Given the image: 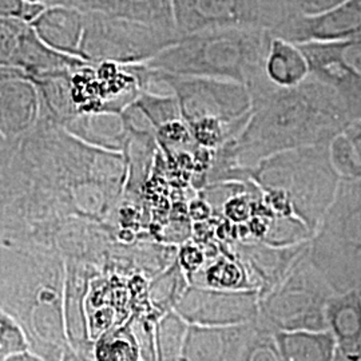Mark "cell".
<instances>
[{
  "mask_svg": "<svg viewBox=\"0 0 361 361\" xmlns=\"http://www.w3.org/2000/svg\"><path fill=\"white\" fill-rule=\"evenodd\" d=\"M252 111L241 133L213 152L214 180H249V171L271 155L329 143L350 123L336 91L310 75L281 89L267 75L249 83Z\"/></svg>",
  "mask_w": 361,
  "mask_h": 361,
  "instance_id": "6da1fadb",
  "label": "cell"
},
{
  "mask_svg": "<svg viewBox=\"0 0 361 361\" xmlns=\"http://www.w3.org/2000/svg\"><path fill=\"white\" fill-rule=\"evenodd\" d=\"M271 34L262 28H219L185 35L145 66L182 77L217 78L247 86L265 75Z\"/></svg>",
  "mask_w": 361,
  "mask_h": 361,
  "instance_id": "7a4b0ae2",
  "label": "cell"
},
{
  "mask_svg": "<svg viewBox=\"0 0 361 361\" xmlns=\"http://www.w3.org/2000/svg\"><path fill=\"white\" fill-rule=\"evenodd\" d=\"M329 143L305 146L271 155L249 171L261 192L284 195L300 219L314 233L332 204L340 177L329 159Z\"/></svg>",
  "mask_w": 361,
  "mask_h": 361,
  "instance_id": "3957f363",
  "label": "cell"
},
{
  "mask_svg": "<svg viewBox=\"0 0 361 361\" xmlns=\"http://www.w3.org/2000/svg\"><path fill=\"white\" fill-rule=\"evenodd\" d=\"M308 256L335 293L360 289L361 178L340 180L310 240Z\"/></svg>",
  "mask_w": 361,
  "mask_h": 361,
  "instance_id": "277c9868",
  "label": "cell"
},
{
  "mask_svg": "<svg viewBox=\"0 0 361 361\" xmlns=\"http://www.w3.org/2000/svg\"><path fill=\"white\" fill-rule=\"evenodd\" d=\"M334 295L307 247L283 280L259 297L257 323L271 334L326 331L325 310Z\"/></svg>",
  "mask_w": 361,
  "mask_h": 361,
  "instance_id": "5b68a950",
  "label": "cell"
},
{
  "mask_svg": "<svg viewBox=\"0 0 361 361\" xmlns=\"http://www.w3.org/2000/svg\"><path fill=\"white\" fill-rule=\"evenodd\" d=\"M182 38L165 31L101 13H85L80 58L89 63L145 65Z\"/></svg>",
  "mask_w": 361,
  "mask_h": 361,
  "instance_id": "8992f818",
  "label": "cell"
},
{
  "mask_svg": "<svg viewBox=\"0 0 361 361\" xmlns=\"http://www.w3.org/2000/svg\"><path fill=\"white\" fill-rule=\"evenodd\" d=\"M180 37L219 28H262L284 22L280 0H173Z\"/></svg>",
  "mask_w": 361,
  "mask_h": 361,
  "instance_id": "52a82bcc",
  "label": "cell"
},
{
  "mask_svg": "<svg viewBox=\"0 0 361 361\" xmlns=\"http://www.w3.org/2000/svg\"><path fill=\"white\" fill-rule=\"evenodd\" d=\"M158 73L177 98L182 121L186 125L207 118L235 123L250 116L252 99L243 83L217 78Z\"/></svg>",
  "mask_w": 361,
  "mask_h": 361,
  "instance_id": "ba28073f",
  "label": "cell"
},
{
  "mask_svg": "<svg viewBox=\"0 0 361 361\" xmlns=\"http://www.w3.org/2000/svg\"><path fill=\"white\" fill-rule=\"evenodd\" d=\"M297 46L308 61L310 75L336 91L350 122H361V35Z\"/></svg>",
  "mask_w": 361,
  "mask_h": 361,
  "instance_id": "9c48e42d",
  "label": "cell"
},
{
  "mask_svg": "<svg viewBox=\"0 0 361 361\" xmlns=\"http://www.w3.org/2000/svg\"><path fill=\"white\" fill-rule=\"evenodd\" d=\"M259 297L256 290H219L195 288L180 302V319L189 325L237 326L258 319Z\"/></svg>",
  "mask_w": 361,
  "mask_h": 361,
  "instance_id": "30bf717a",
  "label": "cell"
},
{
  "mask_svg": "<svg viewBox=\"0 0 361 361\" xmlns=\"http://www.w3.org/2000/svg\"><path fill=\"white\" fill-rule=\"evenodd\" d=\"M273 38L293 44L331 43L361 35V0H347L310 16H295L269 31Z\"/></svg>",
  "mask_w": 361,
  "mask_h": 361,
  "instance_id": "8fae6325",
  "label": "cell"
},
{
  "mask_svg": "<svg viewBox=\"0 0 361 361\" xmlns=\"http://www.w3.org/2000/svg\"><path fill=\"white\" fill-rule=\"evenodd\" d=\"M30 27L54 51L80 58L85 13L77 7L46 6Z\"/></svg>",
  "mask_w": 361,
  "mask_h": 361,
  "instance_id": "7c38bea8",
  "label": "cell"
},
{
  "mask_svg": "<svg viewBox=\"0 0 361 361\" xmlns=\"http://www.w3.org/2000/svg\"><path fill=\"white\" fill-rule=\"evenodd\" d=\"M77 8L83 13L94 11L165 31H177L173 0H79Z\"/></svg>",
  "mask_w": 361,
  "mask_h": 361,
  "instance_id": "4fadbf2b",
  "label": "cell"
},
{
  "mask_svg": "<svg viewBox=\"0 0 361 361\" xmlns=\"http://www.w3.org/2000/svg\"><path fill=\"white\" fill-rule=\"evenodd\" d=\"M326 331L336 348L352 359L361 355V295L359 290L335 293L325 310Z\"/></svg>",
  "mask_w": 361,
  "mask_h": 361,
  "instance_id": "5bb4252c",
  "label": "cell"
},
{
  "mask_svg": "<svg viewBox=\"0 0 361 361\" xmlns=\"http://www.w3.org/2000/svg\"><path fill=\"white\" fill-rule=\"evenodd\" d=\"M86 63L89 62L54 51L47 47L28 25L20 35L11 67L22 71L28 80H32L61 71L73 70Z\"/></svg>",
  "mask_w": 361,
  "mask_h": 361,
  "instance_id": "9a60e30c",
  "label": "cell"
},
{
  "mask_svg": "<svg viewBox=\"0 0 361 361\" xmlns=\"http://www.w3.org/2000/svg\"><path fill=\"white\" fill-rule=\"evenodd\" d=\"M264 71L268 80L281 89L296 87L310 75L308 61L298 46L280 38H271Z\"/></svg>",
  "mask_w": 361,
  "mask_h": 361,
  "instance_id": "2e32d148",
  "label": "cell"
},
{
  "mask_svg": "<svg viewBox=\"0 0 361 361\" xmlns=\"http://www.w3.org/2000/svg\"><path fill=\"white\" fill-rule=\"evenodd\" d=\"M273 340L281 361H332L337 349L328 331L279 332Z\"/></svg>",
  "mask_w": 361,
  "mask_h": 361,
  "instance_id": "e0dca14e",
  "label": "cell"
},
{
  "mask_svg": "<svg viewBox=\"0 0 361 361\" xmlns=\"http://www.w3.org/2000/svg\"><path fill=\"white\" fill-rule=\"evenodd\" d=\"M90 361H142L134 329L118 325L92 341Z\"/></svg>",
  "mask_w": 361,
  "mask_h": 361,
  "instance_id": "ac0fdd59",
  "label": "cell"
},
{
  "mask_svg": "<svg viewBox=\"0 0 361 361\" xmlns=\"http://www.w3.org/2000/svg\"><path fill=\"white\" fill-rule=\"evenodd\" d=\"M205 285L219 290H255L244 264L233 257H219L209 265Z\"/></svg>",
  "mask_w": 361,
  "mask_h": 361,
  "instance_id": "d6986e66",
  "label": "cell"
},
{
  "mask_svg": "<svg viewBox=\"0 0 361 361\" xmlns=\"http://www.w3.org/2000/svg\"><path fill=\"white\" fill-rule=\"evenodd\" d=\"M133 106H135L142 113V116L147 119V122L154 130L159 129L169 122L182 119L180 104L174 94L161 95L152 92H141Z\"/></svg>",
  "mask_w": 361,
  "mask_h": 361,
  "instance_id": "ffe728a7",
  "label": "cell"
},
{
  "mask_svg": "<svg viewBox=\"0 0 361 361\" xmlns=\"http://www.w3.org/2000/svg\"><path fill=\"white\" fill-rule=\"evenodd\" d=\"M329 159L332 168L341 180H355L361 178V159L355 150L347 134H337L328 145Z\"/></svg>",
  "mask_w": 361,
  "mask_h": 361,
  "instance_id": "44dd1931",
  "label": "cell"
},
{
  "mask_svg": "<svg viewBox=\"0 0 361 361\" xmlns=\"http://www.w3.org/2000/svg\"><path fill=\"white\" fill-rule=\"evenodd\" d=\"M28 350L26 336L13 316L0 310V361Z\"/></svg>",
  "mask_w": 361,
  "mask_h": 361,
  "instance_id": "7402d4cb",
  "label": "cell"
},
{
  "mask_svg": "<svg viewBox=\"0 0 361 361\" xmlns=\"http://www.w3.org/2000/svg\"><path fill=\"white\" fill-rule=\"evenodd\" d=\"M27 26L18 19L0 18V66L11 67L19 39Z\"/></svg>",
  "mask_w": 361,
  "mask_h": 361,
  "instance_id": "603a6c76",
  "label": "cell"
},
{
  "mask_svg": "<svg viewBox=\"0 0 361 361\" xmlns=\"http://www.w3.org/2000/svg\"><path fill=\"white\" fill-rule=\"evenodd\" d=\"M285 19L295 16H310L335 8L336 6L347 1V0H280Z\"/></svg>",
  "mask_w": 361,
  "mask_h": 361,
  "instance_id": "cb8c5ba5",
  "label": "cell"
},
{
  "mask_svg": "<svg viewBox=\"0 0 361 361\" xmlns=\"http://www.w3.org/2000/svg\"><path fill=\"white\" fill-rule=\"evenodd\" d=\"M205 261V256L201 249L197 246H186L180 253V262L186 268V271H200Z\"/></svg>",
  "mask_w": 361,
  "mask_h": 361,
  "instance_id": "d4e9b609",
  "label": "cell"
},
{
  "mask_svg": "<svg viewBox=\"0 0 361 361\" xmlns=\"http://www.w3.org/2000/svg\"><path fill=\"white\" fill-rule=\"evenodd\" d=\"M26 6V0H0V18H10L23 22Z\"/></svg>",
  "mask_w": 361,
  "mask_h": 361,
  "instance_id": "484cf974",
  "label": "cell"
},
{
  "mask_svg": "<svg viewBox=\"0 0 361 361\" xmlns=\"http://www.w3.org/2000/svg\"><path fill=\"white\" fill-rule=\"evenodd\" d=\"M212 213V209L207 205L205 201L202 200H198V201H194L190 207V214L194 219L197 221H204V219H209Z\"/></svg>",
  "mask_w": 361,
  "mask_h": 361,
  "instance_id": "4316f807",
  "label": "cell"
},
{
  "mask_svg": "<svg viewBox=\"0 0 361 361\" xmlns=\"http://www.w3.org/2000/svg\"><path fill=\"white\" fill-rule=\"evenodd\" d=\"M4 361H44L42 357H39L38 355L32 353L31 350H25L20 353H16L11 357H8L7 360Z\"/></svg>",
  "mask_w": 361,
  "mask_h": 361,
  "instance_id": "83f0119b",
  "label": "cell"
},
{
  "mask_svg": "<svg viewBox=\"0 0 361 361\" xmlns=\"http://www.w3.org/2000/svg\"><path fill=\"white\" fill-rule=\"evenodd\" d=\"M59 361H87L86 359H83V357H80L79 355H78L75 350H73V349L70 348V347H67L66 348L65 352H63V355H62V359Z\"/></svg>",
  "mask_w": 361,
  "mask_h": 361,
  "instance_id": "f1b7e54d",
  "label": "cell"
},
{
  "mask_svg": "<svg viewBox=\"0 0 361 361\" xmlns=\"http://www.w3.org/2000/svg\"><path fill=\"white\" fill-rule=\"evenodd\" d=\"M79 0H46V6H67V7H77Z\"/></svg>",
  "mask_w": 361,
  "mask_h": 361,
  "instance_id": "f546056e",
  "label": "cell"
},
{
  "mask_svg": "<svg viewBox=\"0 0 361 361\" xmlns=\"http://www.w3.org/2000/svg\"><path fill=\"white\" fill-rule=\"evenodd\" d=\"M26 1H34V3H44L46 0H26Z\"/></svg>",
  "mask_w": 361,
  "mask_h": 361,
  "instance_id": "4dcf8cb0",
  "label": "cell"
},
{
  "mask_svg": "<svg viewBox=\"0 0 361 361\" xmlns=\"http://www.w3.org/2000/svg\"><path fill=\"white\" fill-rule=\"evenodd\" d=\"M357 361H361V355H360V357H359V360Z\"/></svg>",
  "mask_w": 361,
  "mask_h": 361,
  "instance_id": "1f68e13d",
  "label": "cell"
},
{
  "mask_svg": "<svg viewBox=\"0 0 361 361\" xmlns=\"http://www.w3.org/2000/svg\"><path fill=\"white\" fill-rule=\"evenodd\" d=\"M359 292H360V295H361V286H360V289H359Z\"/></svg>",
  "mask_w": 361,
  "mask_h": 361,
  "instance_id": "d6a6232c",
  "label": "cell"
}]
</instances>
